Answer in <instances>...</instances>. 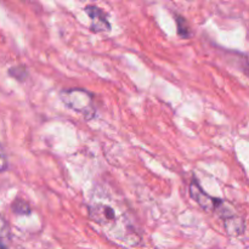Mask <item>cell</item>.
<instances>
[{
	"instance_id": "3",
	"label": "cell",
	"mask_w": 249,
	"mask_h": 249,
	"mask_svg": "<svg viewBox=\"0 0 249 249\" xmlns=\"http://www.w3.org/2000/svg\"><path fill=\"white\" fill-rule=\"evenodd\" d=\"M84 11L91 18L90 29L94 33H102V32L111 31V23L108 21V16L102 9L96 5H88L84 7Z\"/></svg>"
},
{
	"instance_id": "2",
	"label": "cell",
	"mask_w": 249,
	"mask_h": 249,
	"mask_svg": "<svg viewBox=\"0 0 249 249\" xmlns=\"http://www.w3.org/2000/svg\"><path fill=\"white\" fill-rule=\"evenodd\" d=\"M190 196L203 211L208 212V213H214L215 215H218L221 207L225 203L224 199L212 197L211 195L207 194L195 178L192 179L191 184H190Z\"/></svg>"
},
{
	"instance_id": "7",
	"label": "cell",
	"mask_w": 249,
	"mask_h": 249,
	"mask_svg": "<svg viewBox=\"0 0 249 249\" xmlns=\"http://www.w3.org/2000/svg\"><path fill=\"white\" fill-rule=\"evenodd\" d=\"M175 21H177L178 34L184 39L190 38L191 36V29H190L189 22L186 21V18L180 16V15H175Z\"/></svg>"
},
{
	"instance_id": "8",
	"label": "cell",
	"mask_w": 249,
	"mask_h": 249,
	"mask_svg": "<svg viewBox=\"0 0 249 249\" xmlns=\"http://www.w3.org/2000/svg\"><path fill=\"white\" fill-rule=\"evenodd\" d=\"M9 74L11 75L15 79L19 80V82H24L28 77V72H27L26 67L24 66H15V67H11L9 70Z\"/></svg>"
},
{
	"instance_id": "10",
	"label": "cell",
	"mask_w": 249,
	"mask_h": 249,
	"mask_svg": "<svg viewBox=\"0 0 249 249\" xmlns=\"http://www.w3.org/2000/svg\"><path fill=\"white\" fill-rule=\"evenodd\" d=\"M10 235V225L6 221V219L2 215H0V238L9 237Z\"/></svg>"
},
{
	"instance_id": "5",
	"label": "cell",
	"mask_w": 249,
	"mask_h": 249,
	"mask_svg": "<svg viewBox=\"0 0 249 249\" xmlns=\"http://www.w3.org/2000/svg\"><path fill=\"white\" fill-rule=\"evenodd\" d=\"M224 228H225L226 232L230 236H240L245 232L246 224L245 220L240 215H236L233 218L229 219L228 221H225Z\"/></svg>"
},
{
	"instance_id": "6",
	"label": "cell",
	"mask_w": 249,
	"mask_h": 249,
	"mask_svg": "<svg viewBox=\"0 0 249 249\" xmlns=\"http://www.w3.org/2000/svg\"><path fill=\"white\" fill-rule=\"evenodd\" d=\"M11 209L16 215H29L32 213L31 206L22 198H16L11 204Z\"/></svg>"
},
{
	"instance_id": "11",
	"label": "cell",
	"mask_w": 249,
	"mask_h": 249,
	"mask_svg": "<svg viewBox=\"0 0 249 249\" xmlns=\"http://www.w3.org/2000/svg\"><path fill=\"white\" fill-rule=\"evenodd\" d=\"M0 249H7L6 246H4L2 243H0Z\"/></svg>"
},
{
	"instance_id": "9",
	"label": "cell",
	"mask_w": 249,
	"mask_h": 249,
	"mask_svg": "<svg viewBox=\"0 0 249 249\" xmlns=\"http://www.w3.org/2000/svg\"><path fill=\"white\" fill-rule=\"evenodd\" d=\"M7 168H9V158H7L4 146L0 145V173L6 172Z\"/></svg>"
},
{
	"instance_id": "1",
	"label": "cell",
	"mask_w": 249,
	"mask_h": 249,
	"mask_svg": "<svg viewBox=\"0 0 249 249\" xmlns=\"http://www.w3.org/2000/svg\"><path fill=\"white\" fill-rule=\"evenodd\" d=\"M60 99L68 108L82 114L88 121L94 118L96 114L94 95L88 90L80 88L63 89L60 91Z\"/></svg>"
},
{
	"instance_id": "4",
	"label": "cell",
	"mask_w": 249,
	"mask_h": 249,
	"mask_svg": "<svg viewBox=\"0 0 249 249\" xmlns=\"http://www.w3.org/2000/svg\"><path fill=\"white\" fill-rule=\"evenodd\" d=\"M89 216L99 225H111L116 221L117 215L111 206L104 203H94L89 206Z\"/></svg>"
}]
</instances>
